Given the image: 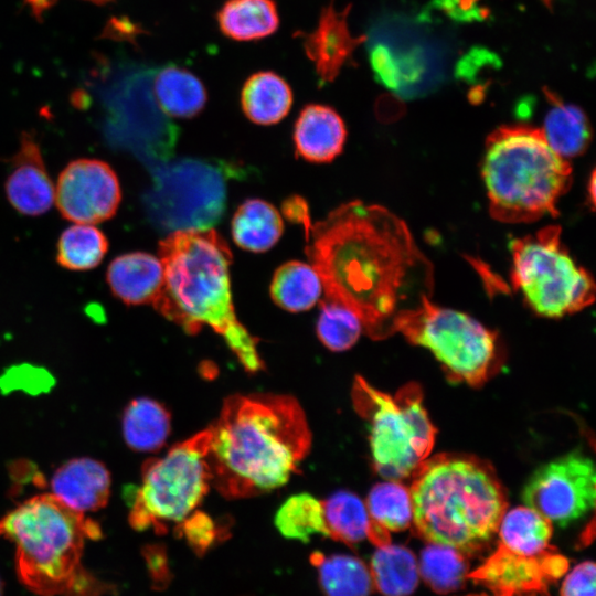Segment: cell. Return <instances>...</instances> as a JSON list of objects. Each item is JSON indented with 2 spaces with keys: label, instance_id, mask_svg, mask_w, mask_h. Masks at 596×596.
I'll list each match as a JSON object with an SVG mask.
<instances>
[{
  "label": "cell",
  "instance_id": "obj_10",
  "mask_svg": "<svg viewBox=\"0 0 596 596\" xmlns=\"http://www.w3.org/2000/svg\"><path fill=\"white\" fill-rule=\"evenodd\" d=\"M240 168L222 160L184 158L164 162L153 173L147 204L164 231H205L222 220L227 181Z\"/></svg>",
  "mask_w": 596,
  "mask_h": 596
},
{
  "label": "cell",
  "instance_id": "obj_16",
  "mask_svg": "<svg viewBox=\"0 0 596 596\" xmlns=\"http://www.w3.org/2000/svg\"><path fill=\"white\" fill-rule=\"evenodd\" d=\"M4 189L8 201L21 214L38 216L52 207L55 188L33 134H22Z\"/></svg>",
  "mask_w": 596,
  "mask_h": 596
},
{
  "label": "cell",
  "instance_id": "obj_7",
  "mask_svg": "<svg viewBox=\"0 0 596 596\" xmlns=\"http://www.w3.org/2000/svg\"><path fill=\"white\" fill-rule=\"evenodd\" d=\"M352 400L356 412L370 423L375 470L386 480L411 478L428 458L436 435L419 386L408 383L390 395L356 376Z\"/></svg>",
  "mask_w": 596,
  "mask_h": 596
},
{
  "label": "cell",
  "instance_id": "obj_43",
  "mask_svg": "<svg viewBox=\"0 0 596 596\" xmlns=\"http://www.w3.org/2000/svg\"><path fill=\"white\" fill-rule=\"evenodd\" d=\"M0 596H3V584L0 579Z\"/></svg>",
  "mask_w": 596,
  "mask_h": 596
},
{
  "label": "cell",
  "instance_id": "obj_22",
  "mask_svg": "<svg viewBox=\"0 0 596 596\" xmlns=\"http://www.w3.org/2000/svg\"><path fill=\"white\" fill-rule=\"evenodd\" d=\"M549 109L540 128L550 147L563 158L583 153L590 141L592 130L585 113L577 106L564 103L554 93L544 89Z\"/></svg>",
  "mask_w": 596,
  "mask_h": 596
},
{
  "label": "cell",
  "instance_id": "obj_26",
  "mask_svg": "<svg viewBox=\"0 0 596 596\" xmlns=\"http://www.w3.org/2000/svg\"><path fill=\"white\" fill-rule=\"evenodd\" d=\"M284 224L279 212L259 199L246 200L232 220L235 243L247 251L260 253L272 248L280 238Z\"/></svg>",
  "mask_w": 596,
  "mask_h": 596
},
{
  "label": "cell",
  "instance_id": "obj_20",
  "mask_svg": "<svg viewBox=\"0 0 596 596\" xmlns=\"http://www.w3.org/2000/svg\"><path fill=\"white\" fill-rule=\"evenodd\" d=\"M347 130L340 115L324 105H308L295 125L297 152L308 161L329 162L341 151Z\"/></svg>",
  "mask_w": 596,
  "mask_h": 596
},
{
  "label": "cell",
  "instance_id": "obj_15",
  "mask_svg": "<svg viewBox=\"0 0 596 596\" xmlns=\"http://www.w3.org/2000/svg\"><path fill=\"white\" fill-rule=\"evenodd\" d=\"M567 568V558L556 549L541 555H524L498 544L494 552L466 578L486 586L494 596L546 594L550 584Z\"/></svg>",
  "mask_w": 596,
  "mask_h": 596
},
{
  "label": "cell",
  "instance_id": "obj_28",
  "mask_svg": "<svg viewBox=\"0 0 596 596\" xmlns=\"http://www.w3.org/2000/svg\"><path fill=\"white\" fill-rule=\"evenodd\" d=\"M498 532L499 544L515 553L541 555L555 549L550 545L552 523L529 507L504 512Z\"/></svg>",
  "mask_w": 596,
  "mask_h": 596
},
{
  "label": "cell",
  "instance_id": "obj_25",
  "mask_svg": "<svg viewBox=\"0 0 596 596\" xmlns=\"http://www.w3.org/2000/svg\"><path fill=\"white\" fill-rule=\"evenodd\" d=\"M123 436L136 451H156L166 443L170 414L163 405L149 397L132 400L123 414Z\"/></svg>",
  "mask_w": 596,
  "mask_h": 596
},
{
  "label": "cell",
  "instance_id": "obj_32",
  "mask_svg": "<svg viewBox=\"0 0 596 596\" xmlns=\"http://www.w3.org/2000/svg\"><path fill=\"white\" fill-rule=\"evenodd\" d=\"M107 251V237L98 227L75 223L61 234L56 260L70 270H88L100 264Z\"/></svg>",
  "mask_w": 596,
  "mask_h": 596
},
{
  "label": "cell",
  "instance_id": "obj_4",
  "mask_svg": "<svg viewBox=\"0 0 596 596\" xmlns=\"http://www.w3.org/2000/svg\"><path fill=\"white\" fill-rule=\"evenodd\" d=\"M411 478L412 521L418 536L472 553L498 531L508 502L488 462L470 455L438 454L426 458Z\"/></svg>",
  "mask_w": 596,
  "mask_h": 596
},
{
  "label": "cell",
  "instance_id": "obj_3",
  "mask_svg": "<svg viewBox=\"0 0 596 596\" xmlns=\"http://www.w3.org/2000/svg\"><path fill=\"white\" fill-rule=\"evenodd\" d=\"M163 285L152 306L189 334L203 326L220 334L246 371L264 363L255 339L238 321L232 301L227 243L214 231H177L160 241Z\"/></svg>",
  "mask_w": 596,
  "mask_h": 596
},
{
  "label": "cell",
  "instance_id": "obj_5",
  "mask_svg": "<svg viewBox=\"0 0 596 596\" xmlns=\"http://www.w3.org/2000/svg\"><path fill=\"white\" fill-rule=\"evenodd\" d=\"M100 528L53 494L34 496L0 520V539L15 546L20 582L40 596H103L109 586L86 571V540Z\"/></svg>",
  "mask_w": 596,
  "mask_h": 596
},
{
  "label": "cell",
  "instance_id": "obj_30",
  "mask_svg": "<svg viewBox=\"0 0 596 596\" xmlns=\"http://www.w3.org/2000/svg\"><path fill=\"white\" fill-rule=\"evenodd\" d=\"M310 562L318 568L319 583L327 596H369L372 577L358 557L343 554L324 556L315 552Z\"/></svg>",
  "mask_w": 596,
  "mask_h": 596
},
{
  "label": "cell",
  "instance_id": "obj_35",
  "mask_svg": "<svg viewBox=\"0 0 596 596\" xmlns=\"http://www.w3.org/2000/svg\"><path fill=\"white\" fill-rule=\"evenodd\" d=\"M419 571L435 592L449 593L464 584L468 574V562L462 552L451 546L430 543L421 554Z\"/></svg>",
  "mask_w": 596,
  "mask_h": 596
},
{
  "label": "cell",
  "instance_id": "obj_39",
  "mask_svg": "<svg viewBox=\"0 0 596 596\" xmlns=\"http://www.w3.org/2000/svg\"><path fill=\"white\" fill-rule=\"evenodd\" d=\"M371 64L375 76L387 88L398 89L402 86L401 75L397 71L391 52L383 45H374L370 53Z\"/></svg>",
  "mask_w": 596,
  "mask_h": 596
},
{
  "label": "cell",
  "instance_id": "obj_18",
  "mask_svg": "<svg viewBox=\"0 0 596 596\" xmlns=\"http://www.w3.org/2000/svg\"><path fill=\"white\" fill-rule=\"evenodd\" d=\"M110 473L100 462L76 458L64 462L51 479L52 494L70 509L79 512L104 508L110 496Z\"/></svg>",
  "mask_w": 596,
  "mask_h": 596
},
{
  "label": "cell",
  "instance_id": "obj_27",
  "mask_svg": "<svg viewBox=\"0 0 596 596\" xmlns=\"http://www.w3.org/2000/svg\"><path fill=\"white\" fill-rule=\"evenodd\" d=\"M217 23L224 35L249 41L274 33L279 18L272 0H228L217 12Z\"/></svg>",
  "mask_w": 596,
  "mask_h": 596
},
{
  "label": "cell",
  "instance_id": "obj_45",
  "mask_svg": "<svg viewBox=\"0 0 596 596\" xmlns=\"http://www.w3.org/2000/svg\"><path fill=\"white\" fill-rule=\"evenodd\" d=\"M519 596H534V594L519 595Z\"/></svg>",
  "mask_w": 596,
  "mask_h": 596
},
{
  "label": "cell",
  "instance_id": "obj_33",
  "mask_svg": "<svg viewBox=\"0 0 596 596\" xmlns=\"http://www.w3.org/2000/svg\"><path fill=\"white\" fill-rule=\"evenodd\" d=\"M275 524L287 539L308 542L315 534L328 536L322 503L309 493L287 499L276 513Z\"/></svg>",
  "mask_w": 596,
  "mask_h": 596
},
{
  "label": "cell",
  "instance_id": "obj_21",
  "mask_svg": "<svg viewBox=\"0 0 596 596\" xmlns=\"http://www.w3.org/2000/svg\"><path fill=\"white\" fill-rule=\"evenodd\" d=\"M321 503L329 538L348 545L365 539L377 547L391 543L389 531L370 517L366 505L354 493L339 491Z\"/></svg>",
  "mask_w": 596,
  "mask_h": 596
},
{
  "label": "cell",
  "instance_id": "obj_24",
  "mask_svg": "<svg viewBox=\"0 0 596 596\" xmlns=\"http://www.w3.org/2000/svg\"><path fill=\"white\" fill-rule=\"evenodd\" d=\"M244 114L255 124L280 121L292 104V93L283 77L273 72H258L244 83L241 93Z\"/></svg>",
  "mask_w": 596,
  "mask_h": 596
},
{
  "label": "cell",
  "instance_id": "obj_14",
  "mask_svg": "<svg viewBox=\"0 0 596 596\" xmlns=\"http://www.w3.org/2000/svg\"><path fill=\"white\" fill-rule=\"evenodd\" d=\"M120 201L117 174L105 161L73 160L58 175L54 202L68 221L93 225L105 222L116 214Z\"/></svg>",
  "mask_w": 596,
  "mask_h": 596
},
{
  "label": "cell",
  "instance_id": "obj_6",
  "mask_svg": "<svg viewBox=\"0 0 596 596\" xmlns=\"http://www.w3.org/2000/svg\"><path fill=\"white\" fill-rule=\"evenodd\" d=\"M490 214L504 223H529L558 214L556 203L572 183L570 162L539 127L504 125L486 140L481 166Z\"/></svg>",
  "mask_w": 596,
  "mask_h": 596
},
{
  "label": "cell",
  "instance_id": "obj_8",
  "mask_svg": "<svg viewBox=\"0 0 596 596\" xmlns=\"http://www.w3.org/2000/svg\"><path fill=\"white\" fill-rule=\"evenodd\" d=\"M210 427L174 445L163 457L142 467L139 487H128V520L136 530L152 526L167 532V523L181 522L202 501L211 486L207 461Z\"/></svg>",
  "mask_w": 596,
  "mask_h": 596
},
{
  "label": "cell",
  "instance_id": "obj_12",
  "mask_svg": "<svg viewBox=\"0 0 596 596\" xmlns=\"http://www.w3.org/2000/svg\"><path fill=\"white\" fill-rule=\"evenodd\" d=\"M98 77L104 84L110 110L150 158L166 162L173 156L179 128L159 106L152 88L157 67L134 60L103 64Z\"/></svg>",
  "mask_w": 596,
  "mask_h": 596
},
{
  "label": "cell",
  "instance_id": "obj_17",
  "mask_svg": "<svg viewBox=\"0 0 596 596\" xmlns=\"http://www.w3.org/2000/svg\"><path fill=\"white\" fill-rule=\"evenodd\" d=\"M349 11V7L337 11L331 2L322 9L317 28L301 35L306 54L313 62L321 83L333 81L355 47L365 40L351 35L347 23Z\"/></svg>",
  "mask_w": 596,
  "mask_h": 596
},
{
  "label": "cell",
  "instance_id": "obj_23",
  "mask_svg": "<svg viewBox=\"0 0 596 596\" xmlns=\"http://www.w3.org/2000/svg\"><path fill=\"white\" fill-rule=\"evenodd\" d=\"M152 88L161 109L173 117L195 116L207 98L202 82L191 72L173 64L157 67Z\"/></svg>",
  "mask_w": 596,
  "mask_h": 596
},
{
  "label": "cell",
  "instance_id": "obj_44",
  "mask_svg": "<svg viewBox=\"0 0 596 596\" xmlns=\"http://www.w3.org/2000/svg\"><path fill=\"white\" fill-rule=\"evenodd\" d=\"M468 596H488L486 594H480V595H468Z\"/></svg>",
  "mask_w": 596,
  "mask_h": 596
},
{
  "label": "cell",
  "instance_id": "obj_19",
  "mask_svg": "<svg viewBox=\"0 0 596 596\" xmlns=\"http://www.w3.org/2000/svg\"><path fill=\"white\" fill-rule=\"evenodd\" d=\"M115 297L127 305L153 304L163 285V267L149 253L132 252L111 260L106 272Z\"/></svg>",
  "mask_w": 596,
  "mask_h": 596
},
{
  "label": "cell",
  "instance_id": "obj_13",
  "mask_svg": "<svg viewBox=\"0 0 596 596\" xmlns=\"http://www.w3.org/2000/svg\"><path fill=\"white\" fill-rule=\"evenodd\" d=\"M595 497L594 462L578 450L541 466L522 492L526 507L562 526L593 510Z\"/></svg>",
  "mask_w": 596,
  "mask_h": 596
},
{
  "label": "cell",
  "instance_id": "obj_38",
  "mask_svg": "<svg viewBox=\"0 0 596 596\" xmlns=\"http://www.w3.org/2000/svg\"><path fill=\"white\" fill-rule=\"evenodd\" d=\"M595 564L590 561L575 566L563 582L561 596H595Z\"/></svg>",
  "mask_w": 596,
  "mask_h": 596
},
{
  "label": "cell",
  "instance_id": "obj_11",
  "mask_svg": "<svg viewBox=\"0 0 596 596\" xmlns=\"http://www.w3.org/2000/svg\"><path fill=\"white\" fill-rule=\"evenodd\" d=\"M409 342L428 349L455 380L479 386L497 358V334L470 316L426 299L394 323Z\"/></svg>",
  "mask_w": 596,
  "mask_h": 596
},
{
  "label": "cell",
  "instance_id": "obj_42",
  "mask_svg": "<svg viewBox=\"0 0 596 596\" xmlns=\"http://www.w3.org/2000/svg\"><path fill=\"white\" fill-rule=\"evenodd\" d=\"M589 190H590V200H592V205H594V202H595V175H594V172L590 177V183H589Z\"/></svg>",
  "mask_w": 596,
  "mask_h": 596
},
{
  "label": "cell",
  "instance_id": "obj_1",
  "mask_svg": "<svg viewBox=\"0 0 596 596\" xmlns=\"http://www.w3.org/2000/svg\"><path fill=\"white\" fill-rule=\"evenodd\" d=\"M283 212L304 226L305 253L324 298L352 310L370 337L394 333L397 318L430 298L433 264L386 207L354 200L311 223L305 200L295 195Z\"/></svg>",
  "mask_w": 596,
  "mask_h": 596
},
{
  "label": "cell",
  "instance_id": "obj_29",
  "mask_svg": "<svg viewBox=\"0 0 596 596\" xmlns=\"http://www.w3.org/2000/svg\"><path fill=\"white\" fill-rule=\"evenodd\" d=\"M322 284L312 266L291 260L278 267L270 284V296L283 309L299 312L313 307Z\"/></svg>",
  "mask_w": 596,
  "mask_h": 596
},
{
  "label": "cell",
  "instance_id": "obj_37",
  "mask_svg": "<svg viewBox=\"0 0 596 596\" xmlns=\"http://www.w3.org/2000/svg\"><path fill=\"white\" fill-rule=\"evenodd\" d=\"M175 530L178 536L183 538L195 555L200 557L204 556L219 539H222L214 521L201 511L188 515L179 522Z\"/></svg>",
  "mask_w": 596,
  "mask_h": 596
},
{
  "label": "cell",
  "instance_id": "obj_34",
  "mask_svg": "<svg viewBox=\"0 0 596 596\" xmlns=\"http://www.w3.org/2000/svg\"><path fill=\"white\" fill-rule=\"evenodd\" d=\"M370 517L387 531L408 528L413 519L411 492L401 481L386 480L375 485L366 500Z\"/></svg>",
  "mask_w": 596,
  "mask_h": 596
},
{
  "label": "cell",
  "instance_id": "obj_2",
  "mask_svg": "<svg viewBox=\"0 0 596 596\" xmlns=\"http://www.w3.org/2000/svg\"><path fill=\"white\" fill-rule=\"evenodd\" d=\"M210 430L211 486L228 499L284 486L311 446L305 413L288 395L230 396Z\"/></svg>",
  "mask_w": 596,
  "mask_h": 596
},
{
  "label": "cell",
  "instance_id": "obj_41",
  "mask_svg": "<svg viewBox=\"0 0 596 596\" xmlns=\"http://www.w3.org/2000/svg\"><path fill=\"white\" fill-rule=\"evenodd\" d=\"M55 0H28L32 10L40 14L45 9H47ZM93 1H104V0H93Z\"/></svg>",
  "mask_w": 596,
  "mask_h": 596
},
{
  "label": "cell",
  "instance_id": "obj_31",
  "mask_svg": "<svg viewBox=\"0 0 596 596\" xmlns=\"http://www.w3.org/2000/svg\"><path fill=\"white\" fill-rule=\"evenodd\" d=\"M370 574L376 589L385 596H407L418 583L416 558L400 545L380 546L372 556Z\"/></svg>",
  "mask_w": 596,
  "mask_h": 596
},
{
  "label": "cell",
  "instance_id": "obj_9",
  "mask_svg": "<svg viewBox=\"0 0 596 596\" xmlns=\"http://www.w3.org/2000/svg\"><path fill=\"white\" fill-rule=\"evenodd\" d=\"M561 227L549 225L510 242L511 283L540 316L561 318L584 309L595 299V284L577 266L561 241Z\"/></svg>",
  "mask_w": 596,
  "mask_h": 596
},
{
  "label": "cell",
  "instance_id": "obj_40",
  "mask_svg": "<svg viewBox=\"0 0 596 596\" xmlns=\"http://www.w3.org/2000/svg\"><path fill=\"white\" fill-rule=\"evenodd\" d=\"M147 567L156 589L166 588L172 579L166 550L162 545H148L143 551Z\"/></svg>",
  "mask_w": 596,
  "mask_h": 596
},
{
  "label": "cell",
  "instance_id": "obj_36",
  "mask_svg": "<svg viewBox=\"0 0 596 596\" xmlns=\"http://www.w3.org/2000/svg\"><path fill=\"white\" fill-rule=\"evenodd\" d=\"M362 330V322L352 310L326 298L320 301L317 334L328 349L337 352L350 349Z\"/></svg>",
  "mask_w": 596,
  "mask_h": 596
}]
</instances>
